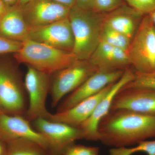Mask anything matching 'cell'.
<instances>
[{
	"label": "cell",
	"mask_w": 155,
	"mask_h": 155,
	"mask_svg": "<svg viewBox=\"0 0 155 155\" xmlns=\"http://www.w3.org/2000/svg\"><path fill=\"white\" fill-rule=\"evenodd\" d=\"M101 41L115 47L127 51L131 40L123 34L112 29L104 24Z\"/></svg>",
	"instance_id": "obj_20"
},
{
	"label": "cell",
	"mask_w": 155,
	"mask_h": 155,
	"mask_svg": "<svg viewBox=\"0 0 155 155\" xmlns=\"http://www.w3.org/2000/svg\"><path fill=\"white\" fill-rule=\"evenodd\" d=\"M0 155H7V144L0 140Z\"/></svg>",
	"instance_id": "obj_31"
},
{
	"label": "cell",
	"mask_w": 155,
	"mask_h": 155,
	"mask_svg": "<svg viewBox=\"0 0 155 155\" xmlns=\"http://www.w3.org/2000/svg\"><path fill=\"white\" fill-rule=\"evenodd\" d=\"M61 5H64L72 8L76 6L75 0H52Z\"/></svg>",
	"instance_id": "obj_28"
},
{
	"label": "cell",
	"mask_w": 155,
	"mask_h": 155,
	"mask_svg": "<svg viewBox=\"0 0 155 155\" xmlns=\"http://www.w3.org/2000/svg\"><path fill=\"white\" fill-rule=\"evenodd\" d=\"M148 15L150 16L151 19L153 24L155 26V9L152 12H151L150 14H149Z\"/></svg>",
	"instance_id": "obj_33"
},
{
	"label": "cell",
	"mask_w": 155,
	"mask_h": 155,
	"mask_svg": "<svg viewBox=\"0 0 155 155\" xmlns=\"http://www.w3.org/2000/svg\"><path fill=\"white\" fill-rule=\"evenodd\" d=\"M7 155H49L47 150L36 142L19 138L7 143Z\"/></svg>",
	"instance_id": "obj_19"
},
{
	"label": "cell",
	"mask_w": 155,
	"mask_h": 155,
	"mask_svg": "<svg viewBox=\"0 0 155 155\" xmlns=\"http://www.w3.org/2000/svg\"><path fill=\"white\" fill-rule=\"evenodd\" d=\"M104 15L76 6L71 9L69 18L74 38L72 52L78 60L88 61L99 44Z\"/></svg>",
	"instance_id": "obj_2"
},
{
	"label": "cell",
	"mask_w": 155,
	"mask_h": 155,
	"mask_svg": "<svg viewBox=\"0 0 155 155\" xmlns=\"http://www.w3.org/2000/svg\"><path fill=\"white\" fill-rule=\"evenodd\" d=\"M114 84L108 85L98 93L81 101L67 110L54 114L50 113L47 120L79 128L91 116L100 101L107 93Z\"/></svg>",
	"instance_id": "obj_15"
},
{
	"label": "cell",
	"mask_w": 155,
	"mask_h": 155,
	"mask_svg": "<svg viewBox=\"0 0 155 155\" xmlns=\"http://www.w3.org/2000/svg\"><path fill=\"white\" fill-rule=\"evenodd\" d=\"M123 87H140L155 90V72H141L135 71L133 80Z\"/></svg>",
	"instance_id": "obj_22"
},
{
	"label": "cell",
	"mask_w": 155,
	"mask_h": 155,
	"mask_svg": "<svg viewBox=\"0 0 155 155\" xmlns=\"http://www.w3.org/2000/svg\"><path fill=\"white\" fill-rule=\"evenodd\" d=\"M17 63L52 75L78 61L72 52L56 48L48 45L28 39L14 54Z\"/></svg>",
	"instance_id": "obj_3"
},
{
	"label": "cell",
	"mask_w": 155,
	"mask_h": 155,
	"mask_svg": "<svg viewBox=\"0 0 155 155\" xmlns=\"http://www.w3.org/2000/svg\"><path fill=\"white\" fill-rule=\"evenodd\" d=\"M125 110L155 116V90L122 87L115 96L110 110Z\"/></svg>",
	"instance_id": "obj_13"
},
{
	"label": "cell",
	"mask_w": 155,
	"mask_h": 155,
	"mask_svg": "<svg viewBox=\"0 0 155 155\" xmlns=\"http://www.w3.org/2000/svg\"><path fill=\"white\" fill-rule=\"evenodd\" d=\"M51 75L28 66L24 84L28 97V106L24 117L31 122L38 118L47 119L50 113L46 106L50 92Z\"/></svg>",
	"instance_id": "obj_7"
},
{
	"label": "cell",
	"mask_w": 155,
	"mask_h": 155,
	"mask_svg": "<svg viewBox=\"0 0 155 155\" xmlns=\"http://www.w3.org/2000/svg\"><path fill=\"white\" fill-rule=\"evenodd\" d=\"M125 71L98 70L78 88L68 94L58 106L57 112L67 110L81 101L98 93L108 85L119 80Z\"/></svg>",
	"instance_id": "obj_10"
},
{
	"label": "cell",
	"mask_w": 155,
	"mask_h": 155,
	"mask_svg": "<svg viewBox=\"0 0 155 155\" xmlns=\"http://www.w3.org/2000/svg\"><path fill=\"white\" fill-rule=\"evenodd\" d=\"M134 72L132 69H125L121 78L113 84L110 90L100 101L91 116L81 125L79 128L83 131L84 139L98 141L97 129L100 122L110 111L113 100L117 93L133 80Z\"/></svg>",
	"instance_id": "obj_11"
},
{
	"label": "cell",
	"mask_w": 155,
	"mask_h": 155,
	"mask_svg": "<svg viewBox=\"0 0 155 155\" xmlns=\"http://www.w3.org/2000/svg\"><path fill=\"white\" fill-rule=\"evenodd\" d=\"M9 8L5 5L2 0H0V19L7 13Z\"/></svg>",
	"instance_id": "obj_29"
},
{
	"label": "cell",
	"mask_w": 155,
	"mask_h": 155,
	"mask_svg": "<svg viewBox=\"0 0 155 155\" xmlns=\"http://www.w3.org/2000/svg\"><path fill=\"white\" fill-rule=\"evenodd\" d=\"M8 8H11L18 5L19 0H2Z\"/></svg>",
	"instance_id": "obj_30"
},
{
	"label": "cell",
	"mask_w": 155,
	"mask_h": 155,
	"mask_svg": "<svg viewBox=\"0 0 155 155\" xmlns=\"http://www.w3.org/2000/svg\"><path fill=\"white\" fill-rule=\"evenodd\" d=\"M30 28L19 5L10 8L0 19V35L12 40L25 41L28 39Z\"/></svg>",
	"instance_id": "obj_18"
},
{
	"label": "cell",
	"mask_w": 155,
	"mask_h": 155,
	"mask_svg": "<svg viewBox=\"0 0 155 155\" xmlns=\"http://www.w3.org/2000/svg\"><path fill=\"white\" fill-rule=\"evenodd\" d=\"M22 42L12 40L0 35V54L17 52L21 49Z\"/></svg>",
	"instance_id": "obj_26"
},
{
	"label": "cell",
	"mask_w": 155,
	"mask_h": 155,
	"mask_svg": "<svg viewBox=\"0 0 155 155\" xmlns=\"http://www.w3.org/2000/svg\"><path fill=\"white\" fill-rule=\"evenodd\" d=\"M98 70L88 61L78 60L51 77V107H56L65 97L74 91Z\"/></svg>",
	"instance_id": "obj_6"
},
{
	"label": "cell",
	"mask_w": 155,
	"mask_h": 155,
	"mask_svg": "<svg viewBox=\"0 0 155 155\" xmlns=\"http://www.w3.org/2000/svg\"><path fill=\"white\" fill-rule=\"evenodd\" d=\"M98 70H124L130 65L126 51L101 41L88 60Z\"/></svg>",
	"instance_id": "obj_16"
},
{
	"label": "cell",
	"mask_w": 155,
	"mask_h": 155,
	"mask_svg": "<svg viewBox=\"0 0 155 155\" xmlns=\"http://www.w3.org/2000/svg\"><path fill=\"white\" fill-rule=\"evenodd\" d=\"M100 148L81 144H72L66 150L63 155H98Z\"/></svg>",
	"instance_id": "obj_25"
},
{
	"label": "cell",
	"mask_w": 155,
	"mask_h": 155,
	"mask_svg": "<svg viewBox=\"0 0 155 155\" xmlns=\"http://www.w3.org/2000/svg\"><path fill=\"white\" fill-rule=\"evenodd\" d=\"M76 7L84 10H93L94 0H75Z\"/></svg>",
	"instance_id": "obj_27"
},
{
	"label": "cell",
	"mask_w": 155,
	"mask_h": 155,
	"mask_svg": "<svg viewBox=\"0 0 155 155\" xmlns=\"http://www.w3.org/2000/svg\"><path fill=\"white\" fill-rule=\"evenodd\" d=\"M0 106L3 113L25 116L28 97L24 81L17 65L0 59Z\"/></svg>",
	"instance_id": "obj_4"
},
{
	"label": "cell",
	"mask_w": 155,
	"mask_h": 155,
	"mask_svg": "<svg viewBox=\"0 0 155 155\" xmlns=\"http://www.w3.org/2000/svg\"><path fill=\"white\" fill-rule=\"evenodd\" d=\"M154 72H155V71Z\"/></svg>",
	"instance_id": "obj_35"
},
{
	"label": "cell",
	"mask_w": 155,
	"mask_h": 155,
	"mask_svg": "<svg viewBox=\"0 0 155 155\" xmlns=\"http://www.w3.org/2000/svg\"><path fill=\"white\" fill-rule=\"evenodd\" d=\"M49 155H51V154H50Z\"/></svg>",
	"instance_id": "obj_36"
},
{
	"label": "cell",
	"mask_w": 155,
	"mask_h": 155,
	"mask_svg": "<svg viewBox=\"0 0 155 155\" xmlns=\"http://www.w3.org/2000/svg\"><path fill=\"white\" fill-rule=\"evenodd\" d=\"M19 138L36 142L49 151L48 146L44 137L37 131L31 122L23 116L0 114V140L6 143Z\"/></svg>",
	"instance_id": "obj_14"
},
{
	"label": "cell",
	"mask_w": 155,
	"mask_h": 155,
	"mask_svg": "<svg viewBox=\"0 0 155 155\" xmlns=\"http://www.w3.org/2000/svg\"><path fill=\"white\" fill-rule=\"evenodd\" d=\"M2 113V109H1V106H0V114H1Z\"/></svg>",
	"instance_id": "obj_34"
},
{
	"label": "cell",
	"mask_w": 155,
	"mask_h": 155,
	"mask_svg": "<svg viewBox=\"0 0 155 155\" xmlns=\"http://www.w3.org/2000/svg\"><path fill=\"white\" fill-rule=\"evenodd\" d=\"M126 52L135 72H154L155 26L148 15L143 16Z\"/></svg>",
	"instance_id": "obj_5"
},
{
	"label": "cell",
	"mask_w": 155,
	"mask_h": 155,
	"mask_svg": "<svg viewBox=\"0 0 155 155\" xmlns=\"http://www.w3.org/2000/svg\"><path fill=\"white\" fill-rule=\"evenodd\" d=\"M32 122V126L46 140L49 152L52 155H63L66 150L76 140L84 139L83 131L79 128L44 118Z\"/></svg>",
	"instance_id": "obj_8"
},
{
	"label": "cell",
	"mask_w": 155,
	"mask_h": 155,
	"mask_svg": "<svg viewBox=\"0 0 155 155\" xmlns=\"http://www.w3.org/2000/svg\"><path fill=\"white\" fill-rule=\"evenodd\" d=\"M98 141L107 146L135 145L155 137V116L125 110H110L99 123Z\"/></svg>",
	"instance_id": "obj_1"
},
{
	"label": "cell",
	"mask_w": 155,
	"mask_h": 155,
	"mask_svg": "<svg viewBox=\"0 0 155 155\" xmlns=\"http://www.w3.org/2000/svg\"><path fill=\"white\" fill-rule=\"evenodd\" d=\"M144 15L124 4L114 11L105 14L104 25L132 40Z\"/></svg>",
	"instance_id": "obj_17"
},
{
	"label": "cell",
	"mask_w": 155,
	"mask_h": 155,
	"mask_svg": "<svg viewBox=\"0 0 155 155\" xmlns=\"http://www.w3.org/2000/svg\"><path fill=\"white\" fill-rule=\"evenodd\" d=\"M139 152L155 155V140L141 141L131 147H113L109 150L110 155H132Z\"/></svg>",
	"instance_id": "obj_21"
},
{
	"label": "cell",
	"mask_w": 155,
	"mask_h": 155,
	"mask_svg": "<svg viewBox=\"0 0 155 155\" xmlns=\"http://www.w3.org/2000/svg\"><path fill=\"white\" fill-rule=\"evenodd\" d=\"M28 39L68 51L72 52L74 47V36L69 17L48 25L30 27Z\"/></svg>",
	"instance_id": "obj_9"
},
{
	"label": "cell",
	"mask_w": 155,
	"mask_h": 155,
	"mask_svg": "<svg viewBox=\"0 0 155 155\" xmlns=\"http://www.w3.org/2000/svg\"><path fill=\"white\" fill-rule=\"evenodd\" d=\"M32 0H19V3H18V5L19 7H22V6L25 5L26 4H28Z\"/></svg>",
	"instance_id": "obj_32"
},
{
	"label": "cell",
	"mask_w": 155,
	"mask_h": 155,
	"mask_svg": "<svg viewBox=\"0 0 155 155\" xmlns=\"http://www.w3.org/2000/svg\"><path fill=\"white\" fill-rule=\"evenodd\" d=\"M130 8L143 15H148L155 9V0H125Z\"/></svg>",
	"instance_id": "obj_24"
},
{
	"label": "cell",
	"mask_w": 155,
	"mask_h": 155,
	"mask_svg": "<svg viewBox=\"0 0 155 155\" xmlns=\"http://www.w3.org/2000/svg\"><path fill=\"white\" fill-rule=\"evenodd\" d=\"M123 0H94L93 11L107 14L124 4Z\"/></svg>",
	"instance_id": "obj_23"
},
{
	"label": "cell",
	"mask_w": 155,
	"mask_h": 155,
	"mask_svg": "<svg viewBox=\"0 0 155 155\" xmlns=\"http://www.w3.org/2000/svg\"><path fill=\"white\" fill-rule=\"evenodd\" d=\"M20 8L30 27L48 25L69 17L72 9L52 0H32Z\"/></svg>",
	"instance_id": "obj_12"
}]
</instances>
